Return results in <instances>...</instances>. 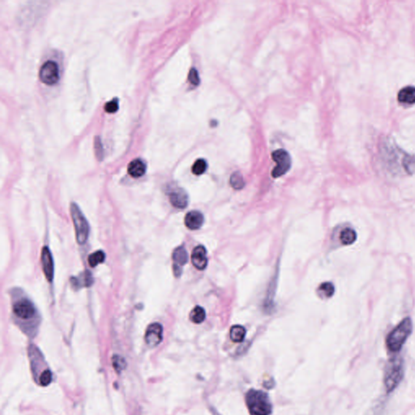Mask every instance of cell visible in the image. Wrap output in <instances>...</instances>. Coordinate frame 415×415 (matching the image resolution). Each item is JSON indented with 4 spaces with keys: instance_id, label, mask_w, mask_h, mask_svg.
I'll return each instance as SVG.
<instances>
[{
    "instance_id": "d6986e66",
    "label": "cell",
    "mask_w": 415,
    "mask_h": 415,
    "mask_svg": "<svg viewBox=\"0 0 415 415\" xmlns=\"http://www.w3.org/2000/svg\"><path fill=\"white\" fill-rule=\"evenodd\" d=\"M206 311L203 307L197 306L190 313V320L195 324H201L206 320Z\"/></svg>"
},
{
    "instance_id": "9c48e42d",
    "label": "cell",
    "mask_w": 415,
    "mask_h": 415,
    "mask_svg": "<svg viewBox=\"0 0 415 415\" xmlns=\"http://www.w3.org/2000/svg\"><path fill=\"white\" fill-rule=\"evenodd\" d=\"M169 197L172 206L177 208H184L188 205V195L180 187L174 188L169 194Z\"/></svg>"
},
{
    "instance_id": "ac0fdd59",
    "label": "cell",
    "mask_w": 415,
    "mask_h": 415,
    "mask_svg": "<svg viewBox=\"0 0 415 415\" xmlns=\"http://www.w3.org/2000/svg\"><path fill=\"white\" fill-rule=\"evenodd\" d=\"M230 335L234 342H242L246 337V329L241 326H234L231 328Z\"/></svg>"
},
{
    "instance_id": "44dd1931",
    "label": "cell",
    "mask_w": 415,
    "mask_h": 415,
    "mask_svg": "<svg viewBox=\"0 0 415 415\" xmlns=\"http://www.w3.org/2000/svg\"><path fill=\"white\" fill-rule=\"evenodd\" d=\"M105 253L102 251H97L90 255L89 257V264L91 267H96L99 264H102L105 261Z\"/></svg>"
},
{
    "instance_id": "e0dca14e",
    "label": "cell",
    "mask_w": 415,
    "mask_h": 415,
    "mask_svg": "<svg viewBox=\"0 0 415 415\" xmlns=\"http://www.w3.org/2000/svg\"><path fill=\"white\" fill-rule=\"evenodd\" d=\"M335 292L334 286L331 282H324L319 286L317 293L322 298H329L333 296Z\"/></svg>"
},
{
    "instance_id": "cb8c5ba5",
    "label": "cell",
    "mask_w": 415,
    "mask_h": 415,
    "mask_svg": "<svg viewBox=\"0 0 415 415\" xmlns=\"http://www.w3.org/2000/svg\"><path fill=\"white\" fill-rule=\"evenodd\" d=\"M119 110V99L118 98H114L111 100V102H108L105 106V111L107 113H116V111Z\"/></svg>"
},
{
    "instance_id": "d4e9b609",
    "label": "cell",
    "mask_w": 415,
    "mask_h": 415,
    "mask_svg": "<svg viewBox=\"0 0 415 415\" xmlns=\"http://www.w3.org/2000/svg\"><path fill=\"white\" fill-rule=\"evenodd\" d=\"M188 80H189L190 83L193 85V86H199V84H200V76H199L197 70L195 69V68H192L191 69L189 75H188Z\"/></svg>"
},
{
    "instance_id": "52a82bcc",
    "label": "cell",
    "mask_w": 415,
    "mask_h": 415,
    "mask_svg": "<svg viewBox=\"0 0 415 415\" xmlns=\"http://www.w3.org/2000/svg\"><path fill=\"white\" fill-rule=\"evenodd\" d=\"M163 328L158 323L152 324L148 326L146 333V341L150 347H155L162 342L163 338Z\"/></svg>"
},
{
    "instance_id": "5b68a950",
    "label": "cell",
    "mask_w": 415,
    "mask_h": 415,
    "mask_svg": "<svg viewBox=\"0 0 415 415\" xmlns=\"http://www.w3.org/2000/svg\"><path fill=\"white\" fill-rule=\"evenodd\" d=\"M272 159L277 162V166L272 171L273 178H279L288 172L291 166V157L286 150L278 149L272 152Z\"/></svg>"
},
{
    "instance_id": "7402d4cb",
    "label": "cell",
    "mask_w": 415,
    "mask_h": 415,
    "mask_svg": "<svg viewBox=\"0 0 415 415\" xmlns=\"http://www.w3.org/2000/svg\"><path fill=\"white\" fill-rule=\"evenodd\" d=\"M208 168V163L205 159L196 160L192 166V173L196 176H201L206 172Z\"/></svg>"
},
{
    "instance_id": "2e32d148",
    "label": "cell",
    "mask_w": 415,
    "mask_h": 415,
    "mask_svg": "<svg viewBox=\"0 0 415 415\" xmlns=\"http://www.w3.org/2000/svg\"><path fill=\"white\" fill-rule=\"evenodd\" d=\"M357 239V234L353 229L346 228L341 231L340 235V240L341 243L344 245L353 244Z\"/></svg>"
},
{
    "instance_id": "9a60e30c",
    "label": "cell",
    "mask_w": 415,
    "mask_h": 415,
    "mask_svg": "<svg viewBox=\"0 0 415 415\" xmlns=\"http://www.w3.org/2000/svg\"><path fill=\"white\" fill-rule=\"evenodd\" d=\"M398 102L406 105H413L415 104V87L414 86H406L401 89L397 95Z\"/></svg>"
},
{
    "instance_id": "6da1fadb",
    "label": "cell",
    "mask_w": 415,
    "mask_h": 415,
    "mask_svg": "<svg viewBox=\"0 0 415 415\" xmlns=\"http://www.w3.org/2000/svg\"><path fill=\"white\" fill-rule=\"evenodd\" d=\"M246 403L251 415H270L272 404L267 393L260 390H249L246 395Z\"/></svg>"
},
{
    "instance_id": "7a4b0ae2",
    "label": "cell",
    "mask_w": 415,
    "mask_h": 415,
    "mask_svg": "<svg viewBox=\"0 0 415 415\" xmlns=\"http://www.w3.org/2000/svg\"><path fill=\"white\" fill-rule=\"evenodd\" d=\"M413 325L411 319H404L401 323L390 332L387 337V348L392 352H397L401 350L409 336L411 335Z\"/></svg>"
},
{
    "instance_id": "4fadbf2b",
    "label": "cell",
    "mask_w": 415,
    "mask_h": 415,
    "mask_svg": "<svg viewBox=\"0 0 415 415\" xmlns=\"http://www.w3.org/2000/svg\"><path fill=\"white\" fill-rule=\"evenodd\" d=\"M204 216L199 211H191L185 217V225L187 228L192 231H196L201 228L204 224Z\"/></svg>"
},
{
    "instance_id": "3957f363",
    "label": "cell",
    "mask_w": 415,
    "mask_h": 415,
    "mask_svg": "<svg viewBox=\"0 0 415 415\" xmlns=\"http://www.w3.org/2000/svg\"><path fill=\"white\" fill-rule=\"evenodd\" d=\"M403 377V363L401 359L390 361L385 375V385L387 392H391L397 387Z\"/></svg>"
},
{
    "instance_id": "ba28073f",
    "label": "cell",
    "mask_w": 415,
    "mask_h": 415,
    "mask_svg": "<svg viewBox=\"0 0 415 415\" xmlns=\"http://www.w3.org/2000/svg\"><path fill=\"white\" fill-rule=\"evenodd\" d=\"M15 315L19 318L30 319L34 316L36 310L32 302L27 299H22L16 302L13 307Z\"/></svg>"
},
{
    "instance_id": "30bf717a",
    "label": "cell",
    "mask_w": 415,
    "mask_h": 415,
    "mask_svg": "<svg viewBox=\"0 0 415 415\" xmlns=\"http://www.w3.org/2000/svg\"><path fill=\"white\" fill-rule=\"evenodd\" d=\"M192 262L194 267L197 269H206L208 266L207 251L206 247L200 245L194 248L192 254Z\"/></svg>"
},
{
    "instance_id": "277c9868",
    "label": "cell",
    "mask_w": 415,
    "mask_h": 415,
    "mask_svg": "<svg viewBox=\"0 0 415 415\" xmlns=\"http://www.w3.org/2000/svg\"><path fill=\"white\" fill-rule=\"evenodd\" d=\"M71 214H72V220L74 223L77 242L80 244H84L88 239L89 234L88 222L86 217H84L80 208L76 206V204H72L71 206Z\"/></svg>"
},
{
    "instance_id": "603a6c76",
    "label": "cell",
    "mask_w": 415,
    "mask_h": 415,
    "mask_svg": "<svg viewBox=\"0 0 415 415\" xmlns=\"http://www.w3.org/2000/svg\"><path fill=\"white\" fill-rule=\"evenodd\" d=\"M40 385L42 386H47L51 383L52 381V374L51 371L46 370L43 371L39 377Z\"/></svg>"
},
{
    "instance_id": "8992f818",
    "label": "cell",
    "mask_w": 415,
    "mask_h": 415,
    "mask_svg": "<svg viewBox=\"0 0 415 415\" xmlns=\"http://www.w3.org/2000/svg\"><path fill=\"white\" fill-rule=\"evenodd\" d=\"M39 78L42 82L48 86L57 83L59 79V69L57 62L53 60L46 61L40 69Z\"/></svg>"
},
{
    "instance_id": "ffe728a7",
    "label": "cell",
    "mask_w": 415,
    "mask_h": 415,
    "mask_svg": "<svg viewBox=\"0 0 415 415\" xmlns=\"http://www.w3.org/2000/svg\"><path fill=\"white\" fill-rule=\"evenodd\" d=\"M230 183H231V187H233L234 189L240 190L244 187L245 181L242 175L239 172H235L231 176Z\"/></svg>"
},
{
    "instance_id": "5bb4252c",
    "label": "cell",
    "mask_w": 415,
    "mask_h": 415,
    "mask_svg": "<svg viewBox=\"0 0 415 415\" xmlns=\"http://www.w3.org/2000/svg\"><path fill=\"white\" fill-rule=\"evenodd\" d=\"M146 170H147L146 164L140 158L133 160L129 164L127 168L128 173L133 178H140L141 176H143L146 174Z\"/></svg>"
},
{
    "instance_id": "7c38bea8",
    "label": "cell",
    "mask_w": 415,
    "mask_h": 415,
    "mask_svg": "<svg viewBox=\"0 0 415 415\" xmlns=\"http://www.w3.org/2000/svg\"><path fill=\"white\" fill-rule=\"evenodd\" d=\"M42 266L46 277L51 282L54 277V262L48 247H43L42 252Z\"/></svg>"
},
{
    "instance_id": "8fae6325",
    "label": "cell",
    "mask_w": 415,
    "mask_h": 415,
    "mask_svg": "<svg viewBox=\"0 0 415 415\" xmlns=\"http://www.w3.org/2000/svg\"><path fill=\"white\" fill-rule=\"evenodd\" d=\"M172 258H173L174 261L175 274L177 277H179V275L182 272V266H185L188 261V255H187V251L183 247H178L174 251Z\"/></svg>"
}]
</instances>
